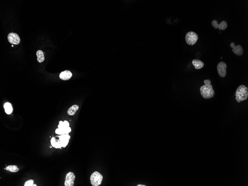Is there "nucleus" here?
Listing matches in <instances>:
<instances>
[{
    "label": "nucleus",
    "instance_id": "nucleus-1",
    "mask_svg": "<svg viewBox=\"0 0 248 186\" xmlns=\"http://www.w3.org/2000/svg\"><path fill=\"white\" fill-rule=\"evenodd\" d=\"M57 136L59 138L58 139H56L55 137L52 138L51 140V144L53 147L56 149L66 147L70 139V136L68 134H66Z\"/></svg>",
    "mask_w": 248,
    "mask_h": 186
},
{
    "label": "nucleus",
    "instance_id": "nucleus-2",
    "mask_svg": "<svg viewBox=\"0 0 248 186\" xmlns=\"http://www.w3.org/2000/svg\"><path fill=\"white\" fill-rule=\"evenodd\" d=\"M204 85L200 88V91L201 96L204 98L209 99L214 97L215 92L211 84V81L210 80H205L204 81Z\"/></svg>",
    "mask_w": 248,
    "mask_h": 186
},
{
    "label": "nucleus",
    "instance_id": "nucleus-3",
    "mask_svg": "<svg viewBox=\"0 0 248 186\" xmlns=\"http://www.w3.org/2000/svg\"><path fill=\"white\" fill-rule=\"evenodd\" d=\"M235 99L238 103L247 100L248 97V88L244 85H241L238 87L235 92Z\"/></svg>",
    "mask_w": 248,
    "mask_h": 186
},
{
    "label": "nucleus",
    "instance_id": "nucleus-4",
    "mask_svg": "<svg viewBox=\"0 0 248 186\" xmlns=\"http://www.w3.org/2000/svg\"><path fill=\"white\" fill-rule=\"evenodd\" d=\"M103 179V176L99 172H94L90 176L91 184L93 186H99L101 184Z\"/></svg>",
    "mask_w": 248,
    "mask_h": 186
},
{
    "label": "nucleus",
    "instance_id": "nucleus-5",
    "mask_svg": "<svg viewBox=\"0 0 248 186\" xmlns=\"http://www.w3.org/2000/svg\"><path fill=\"white\" fill-rule=\"evenodd\" d=\"M198 39V35L194 31L189 32L186 35V42L189 45H193L195 44Z\"/></svg>",
    "mask_w": 248,
    "mask_h": 186
},
{
    "label": "nucleus",
    "instance_id": "nucleus-6",
    "mask_svg": "<svg viewBox=\"0 0 248 186\" xmlns=\"http://www.w3.org/2000/svg\"><path fill=\"white\" fill-rule=\"evenodd\" d=\"M75 179V174L72 172H70L66 175L64 186H73Z\"/></svg>",
    "mask_w": 248,
    "mask_h": 186
},
{
    "label": "nucleus",
    "instance_id": "nucleus-7",
    "mask_svg": "<svg viewBox=\"0 0 248 186\" xmlns=\"http://www.w3.org/2000/svg\"><path fill=\"white\" fill-rule=\"evenodd\" d=\"M8 40L11 44L18 45L20 43L21 39L19 36L16 33H11L8 34Z\"/></svg>",
    "mask_w": 248,
    "mask_h": 186
},
{
    "label": "nucleus",
    "instance_id": "nucleus-8",
    "mask_svg": "<svg viewBox=\"0 0 248 186\" xmlns=\"http://www.w3.org/2000/svg\"><path fill=\"white\" fill-rule=\"evenodd\" d=\"M217 68L218 75L220 76L221 77H225L227 75V65L226 64L223 62H220L218 64Z\"/></svg>",
    "mask_w": 248,
    "mask_h": 186
},
{
    "label": "nucleus",
    "instance_id": "nucleus-9",
    "mask_svg": "<svg viewBox=\"0 0 248 186\" xmlns=\"http://www.w3.org/2000/svg\"><path fill=\"white\" fill-rule=\"evenodd\" d=\"M212 25L215 29H217L219 30H224L227 28L228 24L225 21H222L220 24L218 23L217 21L216 20H213L212 21Z\"/></svg>",
    "mask_w": 248,
    "mask_h": 186
},
{
    "label": "nucleus",
    "instance_id": "nucleus-10",
    "mask_svg": "<svg viewBox=\"0 0 248 186\" xmlns=\"http://www.w3.org/2000/svg\"><path fill=\"white\" fill-rule=\"evenodd\" d=\"M230 47L232 48V51L235 55L241 56L243 54V49L242 46L240 45H238L236 46L234 43H232L230 44Z\"/></svg>",
    "mask_w": 248,
    "mask_h": 186
},
{
    "label": "nucleus",
    "instance_id": "nucleus-11",
    "mask_svg": "<svg viewBox=\"0 0 248 186\" xmlns=\"http://www.w3.org/2000/svg\"><path fill=\"white\" fill-rule=\"evenodd\" d=\"M72 73L70 71L65 70L61 72L60 75V79L63 80H68L72 77Z\"/></svg>",
    "mask_w": 248,
    "mask_h": 186
},
{
    "label": "nucleus",
    "instance_id": "nucleus-12",
    "mask_svg": "<svg viewBox=\"0 0 248 186\" xmlns=\"http://www.w3.org/2000/svg\"><path fill=\"white\" fill-rule=\"evenodd\" d=\"M71 131L70 127H68V128H57L55 130V133L58 135H65L66 134H69Z\"/></svg>",
    "mask_w": 248,
    "mask_h": 186
},
{
    "label": "nucleus",
    "instance_id": "nucleus-13",
    "mask_svg": "<svg viewBox=\"0 0 248 186\" xmlns=\"http://www.w3.org/2000/svg\"><path fill=\"white\" fill-rule=\"evenodd\" d=\"M192 63L194 65L195 68L197 70H200L204 67V63L200 60L194 59L192 61Z\"/></svg>",
    "mask_w": 248,
    "mask_h": 186
},
{
    "label": "nucleus",
    "instance_id": "nucleus-14",
    "mask_svg": "<svg viewBox=\"0 0 248 186\" xmlns=\"http://www.w3.org/2000/svg\"><path fill=\"white\" fill-rule=\"evenodd\" d=\"M79 108V106L75 104L71 106L67 111V114L69 116H73Z\"/></svg>",
    "mask_w": 248,
    "mask_h": 186
},
{
    "label": "nucleus",
    "instance_id": "nucleus-15",
    "mask_svg": "<svg viewBox=\"0 0 248 186\" xmlns=\"http://www.w3.org/2000/svg\"><path fill=\"white\" fill-rule=\"evenodd\" d=\"M4 107L5 113L8 114H10L13 111V107L11 103L6 102L4 103Z\"/></svg>",
    "mask_w": 248,
    "mask_h": 186
},
{
    "label": "nucleus",
    "instance_id": "nucleus-16",
    "mask_svg": "<svg viewBox=\"0 0 248 186\" xmlns=\"http://www.w3.org/2000/svg\"><path fill=\"white\" fill-rule=\"evenodd\" d=\"M36 55L37 56V61L40 63L43 62L45 60L44 53L41 50H39L36 52Z\"/></svg>",
    "mask_w": 248,
    "mask_h": 186
},
{
    "label": "nucleus",
    "instance_id": "nucleus-17",
    "mask_svg": "<svg viewBox=\"0 0 248 186\" xmlns=\"http://www.w3.org/2000/svg\"><path fill=\"white\" fill-rule=\"evenodd\" d=\"M5 170L8 171L12 172V173H17L19 171V169L16 165H8L4 168Z\"/></svg>",
    "mask_w": 248,
    "mask_h": 186
},
{
    "label": "nucleus",
    "instance_id": "nucleus-18",
    "mask_svg": "<svg viewBox=\"0 0 248 186\" xmlns=\"http://www.w3.org/2000/svg\"><path fill=\"white\" fill-rule=\"evenodd\" d=\"M59 123V124L58 126V128H65L69 127V123L68 121H60Z\"/></svg>",
    "mask_w": 248,
    "mask_h": 186
},
{
    "label": "nucleus",
    "instance_id": "nucleus-19",
    "mask_svg": "<svg viewBox=\"0 0 248 186\" xmlns=\"http://www.w3.org/2000/svg\"><path fill=\"white\" fill-rule=\"evenodd\" d=\"M33 181L32 180H29L25 182L24 186H33Z\"/></svg>",
    "mask_w": 248,
    "mask_h": 186
},
{
    "label": "nucleus",
    "instance_id": "nucleus-20",
    "mask_svg": "<svg viewBox=\"0 0 248 186\" xmlns=\"http://www.w3.org/2000/svg\"><path fill=\"white\" fill-rule=\"evenodd\" d=\"M37 186V185H36V184H33V186Z\"/></svg>",
    "mask_w": 248,
    "mask_h": 186
}]
</instances>
